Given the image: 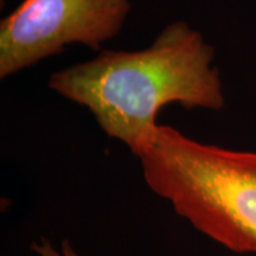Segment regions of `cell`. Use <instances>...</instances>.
<instances>
[{"label":"cell","instance_id":"6da1fadb","mask_svg":"<svg viewBox=\"0 0 256 256\" xmlns=\"http://www.w3.org/2000/svg\"><path fill=\"white\" fill-rule=\"evenodd\" d=\"M214 48L184 22L168 25L140 51H104L89 62L54 74L51 89L94 114L108 136L133 153L158 126L160 108L220 110L224 98Z\"/></svg>","mask_w":256,"mask_h":256},{"label":"cell","instance_id":"7a4b0ae2","mask_svg":"<svg viewBox=\"0 0 256 256\" xmlns=\"http://www.w3.org/2000/svg\"><path fill=\"white\" fill-rule=\"evenodd\" d=\"M148 188L198 232L238 254H256V153L154 128L134 152Z\"/></svg>","mask_w":256,"mask_h":256},{"label":"cell","instance_id":"3957f363","mask_svg":"<svg viewBox=\"0 0 256 256\" xmlns=\"http://www.w3.org/2000/svg\"><path fill=\"white\" fill-rule=\"evenodd\" d=\"M128 0H23L0 23V78L51 55L69 43L98 50L119 34Z\"/></svg>","mask_w":256,"mask_h":256},{"label":"cell","instance_id":"277c9868","mask_svg":"<svg viewBox=\"0 0 256 256\" xmlns=\"http://www.w3.org/2000/svg\"><path fill=\"white\" fill-rule=\"evenodd\" d=\"M32 250L36 252L40 256H78L66 240L62 243V252H58L54 248L46 238H42L40 242L34 243Z\"/></svg>","mask_w":256,"mask_h":256}]
</instances>
